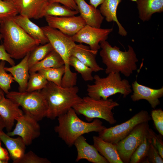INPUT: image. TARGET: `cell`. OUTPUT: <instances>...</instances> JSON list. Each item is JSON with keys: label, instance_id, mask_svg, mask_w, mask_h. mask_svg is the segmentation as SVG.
Listing matches in <instances>:
<instances>
[{"label": "cell", "instance_id": "cell-26", "mask_svg": "<svg viewBox=\"0 0 163 163\" xmlns=\"http://www.w3.org/2000/svg\"><path fill=\"white\" fill-rule=\"evenodd\" d=\"M64 65V62L60 55L53 50L45 58L32 66L29 72H37L49 68H58Z\"/></svg>", "mask_w": 163, "mask_h": 163}, {"label": "cell", "instance_id": "cell-23", "mask_svg": "<svg viewBox=\"0 0 163 163\" xmlns=\"http://www.w3.org/2000/svg\"><path fill=\"white\" fill-rule=\"evenodd\" d=\"M93 145L109 163H123L114 144L106 142L98 136L93 137Z\"/></svg>", "mask_w": 163, "mask_h": 163}, {"label": "cell", "instance_id": "cell-41", "mask_svg": "<svg viewBox=\"0 0 163 163\" xmlns=\"http://www.w3.org/2000/svg\"><path fill=\"white\" fill-rule=\"evenodd\" d=\"M1 142L0 140V160L5 163H7L10 159V156L8 151L2 147Z\"/></svg>", "mask_w": 163, "mask_h": 163}, {"label": "cell", "instance_id": "cell-9", "mask_svg": "<svg viewBox=\"0 0 163 163\" xmlns=\"http://www.w3.org/2000/svg\"><path fill=\"white\" fill-rule=\"evenodd\" d=\"M151 119L147 111L142 110L124 122L109 128L105 127L98 133V136L106 142L116 144L128 135L136 125L149 122Z\"/></svg>", "mask_w": 163, "mask_h": 163}, {"label": "cell", "instance_id": "cell-45", "mask_svg": "<svg viewBox=\"0 0 163 163\" xmlns=\"http://www.w3.org/2000/svg\"><path fill=\"white\" fill-rule=\"evenodd\" d=\"M0 163H5V162L3 161L0 160Z\"/></svg>", "mask_w": 163, "mask_h": 163}, {"label": "cell", "instance_id": "cell-30", "mask_svg": "<svg viewBox=\"0 0 163 163\" xmlns=\"http://www.w3.org/2000/svg\"><path fill=\"white\" fill-rule=\"evenodd\" d=\"M65 71L64 65L55 68L42 69L37 72L43 76L48 81L61 86L62 77Z\"/></svg>", "mask_w": 163, "mask_h": 163}, {"label": "cell", "instance_id": "cell-17", "mask_svg": "<svg viewBox=\"0 0 163 163\" xmlns=\"http://www.w3.org/2000/svg\"><path fill=\"white\" fill-rule=\"evenodd\" d=\"M49 0H16L14 4L20 14L30 19L42 18L43 11Z\"/></svg>", "mask_w": 163, "mask_h": 163}, {"label": "cell", "instance_id": "cell-37", "mask_svg": "<svg viewBox=\"0 0 163 163\" xmlns=\"http://www.w3.org/2000/svg\"><path fill=\"white\" fill-rule=\"evenodd\" d=\"M148 133L152 143L163 158V142L162 138L150 128L148 129Z\"/></svg>", "mask_w": 163, "mask_h": 163}, {"label": "cell", "instance_id": "cell-8", "mask_svg": "<svg viewBox=\"0 0 163 163\" xmlns=\"http://www.w3.org/2000/svg\"><path fill=\"white\" fill-rule=\"evenodd\" d=\"M6 97L21 107L24 113L29 115L38 121L46 117L47 104L40 90L9 91Z\"/></svg>", "mask_w": 163, "mask_h": 163}, {"label": "cell", "instance_id": "cell-39", "mask_svg": "<svg viewBox=\"0 0 163 163\" xmlns=\"http://www.w3.org/2000/svg\"><path fill=\"white\" fill-rule=\"evenodd\" d=\"M2 39V37L0 34V60L7 62L11 66H13L15 65L14 61L7 52L3 45L1 44Z\"/></svg>", "mask_w": 163, "mask_h": 163}, {"label": "cell", "instance_id": "cell-11", "mask_svg": "<svg viewBox=\"0 0 163 163\" xmlns=\"http://www.w3.org/2000/svg\"><path fill=\"white\" fill-rule=\"evenodd\" d=\"M15 121L17 123L14 128L7 133L8 136L20 137L26 146L30 145L34 139L40 136L41 130L38 121L29 115L24 113Z\"/></svg>", "mask_w": 163, "mask_h": 163}, {"label": "cell", "instance_id": "cell-24", "mask_svg": "<svg viewBox=\"0 0 163 163\" xmlns=\"http://www.w3.org/2000/svg\"><path fill=\"white\" fill-rule=\"evenodd\" d=\"M122 0H104L101 5L100 11L108 22L114 21L118 27V34L122 36H126L127 32L117 19V11L119 4Z\"/></svg>", "mask_w": 163, "mask_h": 163}, {"label": "cell", "instance_id": "cell-35", "mask_svg": "<svg viewBox=\"0 0 163 163\" xmlns=\"http://www.w3.org/2000/svg\"><path fill=\"white\" fill-rule=\"evenodd\" d=\"M51 162L46 158L37 156L31 151L25 153L22 157L16 163H50Z\"/></svg>", "mask_w": 163, "mask_h": 163}, {"label": "cell", "instance_id": "cell-31", "mask_svg": "<svg viewBox=\"0 0 163 163\" xmlns=\"http://www.w3.org/2000/svg\"><path fill=\"white\" fill-rule=\"evenodd\" d=\"M69 65L72 66L79 73L82 79L85 81H92L94 80L92 73L93 70L90 68L79 61L75 57L71 56L69 60Z\"/></svg>", "mask_w": 163, "mask_h": 163}, {"label": "cell", "instance_id": "cell-29", "mask_svg": "<svg viewBox=\"0 0 163 163\" xmlns=\"http://www.w3.org/2000/svg\"><path fill=\"white\" fill-rule=\"evenodd\" d=\"M150 141L148 132L143 140L131 155L129 163L145 162L147 157Z\"/></svg>", "mask_w": 163, "mask_h": 163}, {"label": "cell", "instance_id": "cell-3", "mask_svg": "<svg viewBox=\"0 0 163 163\" xmlns=\"http://www.w3.org/2000/svg\"><path fill=\"white\" fill-rule=\"evenodd\" d=\"M40 91L47 104L46 117L52 120L66 113L82 99L78 94L79 88L76 86L64 88L48 82Z\"/></svg>", "mask_w": 163, "mask_h": 163}, {"label": "cell", "instance_id": "cell-16", "mask_svg": "<svg viewBox=\"0 0 163 163\" xmlns=\"http://www.w3.org/2000/svg\"><path fill=\"white\" fill-rule=\"evenodd\" d=\"M132 87L133 92L131 98L133 101L145 100L154 109L160 104L159 99L163 95V87L158 89H154L140 85L136 81L132 83Z\"/></svg>", "mask_w": 163, "mask_h": 163}, {"label": "cell", "instance_id": "cell-19", "mask_svg": "<svg viewBox=\"0 0 163 163\" xmlns=\"http://www.w3.org/2000/svg\"><path fill=\"white\" fill-rule=\"evenodd\" d=\"M79 13L86 24L100 28L104 17L99 10L88 4L85 0H76Z\"/></svg>", "mask_w": 163, "mask_h": 163}, {"label": "cell", "instance_id": "cell-21", "mask_svg": "<svg viewBox=\"0 0 163 163\" xmlns=\"http://www.w3.org/2000/svg\"><path fill=\"white\" fill-rule=\"evenodd\" d=\"M13 19L27 33L43 45L49 42L41 27H40L28 17L21 14L14 17Z\"/></svg>", "mask_w": 163, "mask_h": 163}, {"label": "cell", "instance_id": "cell-14", "mask_svg": "<svg viewBox=\"0 0 163 163\" xmlns=\"http://www.w3.org/2000/svg\"><path fill=\"white\" fill-rule=\"evenodd\" d=\"M19 107L11 99L6 98L5 92L0 88V116L8 132L11 131L16 119L24 114Z\"/></svg>", "mask_w": 163, "mask_h": 163}, {"label": "cell", "instance_id": "cell-32", "mask_svg": "<svg viewBox=\"0 0 163 163\" xmlns=\"http://www.w3.org/2000/svg\"><path fill=\"white\" fill-rule=\"evenodd\" d=\"M30 78L26 90L27 92L40 90L44 88L48 81L38 72H29Z\"/></svg>", "mask_w": 163, "mask_h": 163}, {"label": "cell", "instance_id": "cell-2", "mask_svg": "<svg viewBox=\"0 0 163 163\" xmlns=\"http://www.w3.org/2000/svg\"><path fill=\"white\" fill-rule=\"evenodd\" d=\"M57 118L58 124L55 127L54 131L69 147L79 136L91 132L99 133L106 127L98 119L90 123L83 121L72 108Z\"/></svg>", "mask_w": 163, "mask_h": 163}, {"label": "cell", "instance_id": "cell-6", "mask_svg": "<svg viewBox=\"0 0 163 163\" xmlns=\"http://www.w3.org/2000/svg\"><path fill=\"white\" fill-rule=\"evenodd\" d=\"M119 105V103L111 99L96 100L88 96L82 98L72 108L77 114L83 115L88 121H91L94 118H100L113 124L117 120L112 110Z\"/></svg>", "mask_w": 163, "mask_h": 163}, {"label": "cell", "instance_id": "cell-1", "mask_svg": "<svg viewBox=\"0 0 163 163\" xmlns=\"http://www.w3.org/2000/svg\"><path fill=\"white\" fill-rule=\"evenodd\" d=\"M13 18L0 23V34L7 52L12 59H19L30 53L40 43L27 33Z\"/></svg>", "mask_w": 163, "mask_h": 163}, {"label": "cell", "instance_id": "cell-22", "mask_svg": "<svg viewBox=\"0 0 163 163\" xmlns=\"http://www.w3.org/2000/svg\"><path fill=\"white\" fill-rule=\"evenodd\" d=\"M96 54L89 46L82 43L76 44L72 50L71 55L90 68L94 72H97L104 70L97 63Z\"/></svg>", "mask_w": 163, "mask_h": 163}, {"label": "cell", "instance_id": "cell-42", "mask_svg": "<svg viewBox=\"0 0 163 163\" xmlns=\"http://www.w3.org/2000/svg\"><path fill=\"white\" fill-rule=\"evenodd\" d=\"M104 0H89L90 4L96 8L100 5H101Z\"/></svg>", "mask_w": 163, "mask_h": 163}, {"label": "cell", "instance_id": "cell-7", "mask_svg": "<svg viewBox=\"0 0 163 163\" xmlns=\"http://www.w3.org/2000/svg\"><path fill=\"white\" fill-rule=\"evenodd\" d=\"M49 42L60 55L64 62L65 71L63 79L66 81L73 80L76 74L72 72L69 65L72 50L76 44L72 36L66 35L57 29L48 25L41 27Z\"/></svg>", "mask_w": 163, "mask_h": 163}, {"label": "cell", "instance_id": "cell-40", "mask_svg": "<svg viewBox=\"0 0 163 163\" xmlns=\"http://www.w3.org/2000/svg\"><path fill=\"white\" fill-rule=\"evenodd\" d=\"M49 2L58 3L72 10L78 11L76 0H49Z\"/></svg>", "mask_w": 163, "mask_h": 163}, {"label": "cell", "instance_id": "cell-44", "mask_svg": "<svg viewBox=\"0 0 163 163\" xmlns=\"http://www.w3.org/2000/svg\"><path fill=\"white\" fill-rule=\"evenodd\" d=\"M4 1L12 2L14 4L16 0H3Z\"/></svg>", "mask_w": 163, "mask_h": 163}, {"label": "cell", "instance_id": "cell-15", "mask_svg": "<svg viewBox=\"0 0 163 163\" xmlns=\"http://www.w3.org/2000/svg\"><path fill=\"white\" fill-rule=\"evenodd\" d=\"M73 145L75 146L77 153L76 162L85 159L93 163H109L99 153L93 145H91L88 143L83 135L76 140Z\"/></svg>", "mask_w": 163, "mask_h": 163}, {"label": "cell", "instance_id": "cell-28", "mask_svg": "<svg viewBox=\"0 0 163 163\" xmlns=\"http://www.w3.org/2000/svg\"><path fill=\"white\" fill-rule=\"evenodd\" d=\"M54 49L50 42L39 45L30 53L28 59L29 69L32 66L45 58Z\"/></svg>", "mask_w": 163, "mask_h": 163}, {"label": "cell", "instance_id": "cell-12", "mask_svg": "<svg viewBox=\"0 0 163 163\" xmlns=\"http://www.w3.org/2000/svg\"><path fill=\"white\" fill-rule=\"evenodd\" d=\"M113 30L112 28L103 29L86 24L72 37L75 42L88 45L91 50L97 54L101 48L100 43L106 40Z\"/></svg>", "mask_w": 163, "mask_h": 163}, {"label": "cell", "instance_id": "cell-10", "mask_svg": "<svg viewBox=\"0 0 163 163\" xmlns=\"http://www.w3.org/2000/svg\"><path fill=\"white\" fill-rule=\"evenodd\" d=\"M149 122L136 125L126 137L114 144L123 163H129L131 155L143 140L149 128Z\"/></svg>", "mask_w": 163, "mask_h": 163}, {"label": "cell", "instance_id": "cell-25", "mask_svg": "<svg viewBox=\"0 0 163 163\" xmlns=\"http://www.w3.org/2000/svg\"><path fill=\"white\" fill-rule=\"evenodd\" d=\"M139 18L143 21H148L152 15L163 11V0H135Z\"/></svg>", "mask_w": 163, "mask_h": 163}, {"label": "cell", "instance_id": "cell-34", "mask_svg": "<svg viewBox=\"0 0 163 163\" xmlns=\"http://www.w3.org/2000/svg\"><path fill=\"white\" fill-rule=\"evenodd\" d=\"M5 62L4 61L0 62V88L6 94L9 92L11 85L14 81L11 74L7 73L5 69Z\"/></svg>", "mask_w": 163, "mask_h": 163}, {"label": "cell", "instance_id": "cell-27", "mask_svg": "<svg viewBox=\"0 0 163 163\" xmlns=\"http://www.w3.org/2000/svg\"><path fill=\"white\" fill-rule=\"evenodd\" d=\"M79 13L78 11L72 10L57 2H49L43 11L42 17L47 16L55 17H68L75 15Z\"/></svg>", "mask_w": 163, "mask_h": 163}, {"label": "cell", "instance_id": "cell-4", "mask_svg": "<svg viewBox=\"0 0 163 163\" xmlns=\"http://www.w3.org/2000/svg\"><path fill=\"white\" fill-rule=\"evenodd\" d=\"M100 45L101 49L100 55L106 66V74L120 72L128 77L137 69L138 60L131 46H128L127 51H123L116 46H112L106 40L101 42Z\"/></svg>", "mask_w": 163, "mask_h": 163}, {"label": "cell", "instance_id": "cell-20", "mask_svg": "<svg viewBox=\"0 0 163 163\" xmlns=\"http://www.w3.org/2000/svg\"><path fill=\"white\" fill-rule=\"evenodd\" d=\"M0 140L6 146L13 163H16L25 153L26 145L20 137L13 138L2 131Z\"/></svg>", "mask_w": 163, "mask_h": 163}, {"label": "cell", "instance_id": "cell-43", "mask_svg": "<svg viewBox=\"0 0 163 163\" xmlns=\"http://www.w3.org/2000/svg\"><path fill=\"white\" fill-rule=\"evenodd\" d=\"M4 128H5L4 122L0 116V132L3 131V130Z\"/></svg>", "mask_w": 163, "mask_h": 163}, {"label": "cell", "instance_id": "cell-18", "mask_svg": "<svg viewBox=\"0 0 163 163\" xmlns=\"http://www.w3.org/2000/svg\"><path fill=\"white\" fill-rule=\"evenodd\" d=\"M30 53L27 54L17 65L5 68L6 71L11 74L14 81L18 84L19 91L20 92L26 91L30 78L28 59Z\"/></svg>", "mask_w": 163, "mask_h": 163}, {"label": "cell", "instance_id": "cell-36", "mask_svg": "<svg viewBox=\"0 0 163 163\" xmlns=\"http://www.w3.org/2000/svg\"><path fill=\"white\" fill-rule=\"evenodd\" d=\"M151 118L159 133L163 135V111L161 109L152 110L151 113Z\"/></svg>", "mask_w": 163, "mask_h": 163}, {"label": "cell", "instance_id": "cell-13", "mask_svg": "<svg viewBox=\"0 0 163 163\" xmlns=\"http://www.w3.org/2000/svg\"><path fill=\"white\" fill-rule=\"evenodd\" d=\"M44 17L48 26L71 36L75 34L86 24L80 15L62 17L47 16Z\"/></svg>", "mask_w": 163, "mask_h": 163}, {"label": "cell", "instance_id": "cell-5", "mask_svg": "<svg viewBox=\"0 0 163 163\" xmlns=\"http://www.w3.org/2000/svg\"><path fill=\"white\" fill-rule=\"evenodd\" d=\"M105 78L96 75L94 76V84L88 85V96L93 99L106 100L111 96L120 93L126 97L132 92L129 81L122 79L119 73L111 72Z\"/></svg>", "mask_w": 163, "mask_h": 163}, {"label": "cell", "instance_id": "cell-38", "mask_svg": "<svg viewBox=\"0 0 163 163\" xmlns=\"http://www.w3.org/2000/svg\"><path fill=\"white\" fill-rule=\"evenodd\" d=\"M163 159L151 141L147 157L144 163H163Z\"/></svg>", "mask_w": 163, "mask_h": 163}, {"label": "cell", "instance_id": "cell-33", "mask_svg": "<svg viewBox=\"0 0 163 163\" xmlns=\"http://www.w3.org/2000/svg\"><path fill=\"white\" fill-rule=\"evenodd\" d=\"M18 14L14 3L0 0V23L7 19L13 18Z\"/></svg>", "mask_w": 163, "mask_h": 163}]
</instances>
